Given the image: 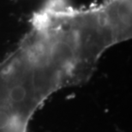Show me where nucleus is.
Returning <instances> with one entry per match:
<instances>
[{"mask_svg":"<svg viewBox=\"0 0 132 132\" xmlns=\"http://www.w3.org/2000/svg\"><path fill=\"white\" fill-rule=\"evenodd\" d=\"M81 81L70 42L48 28H29L0 61V132H28L34 115L52 94Z\"/></svg>","mask_w":132,"mask_h":132,"instance_id":"nucleus-1","label":"nucleus"}]
</instances>
